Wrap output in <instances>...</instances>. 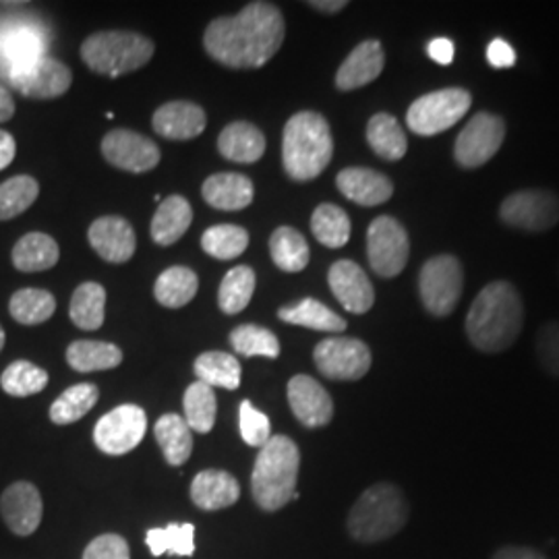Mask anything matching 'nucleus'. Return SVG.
Listing matches in <instances>:
<instances>
[{
    "instance_id": "nucleus-40",
    "label": "nucleus",
    "mask_w": 559,
    "mask_h": 559,
    "mask_svg": "<svg viewBox=\"0 0 559 559\" xmlns=\"http://www.w3.org/2000/svg\"><path fill=\"white\" fill-rule=\"evenodd\" d=\"M195 526L191 522L185 524H168L164 528H150L145 533V543L154 558L164 554H175L189 558L195 554Z\"/></svg>"
},
{
    "instance_id": "nucleus-44",
    "label": "nucleus",
    "mask_w": 559,
    "mask_h": 559,
    "mask_svg": "<svg viewBox=\"0 0 559 559\" xmlns=\"http://www.w3.org/2000/svg\"><path fill=\"white\" fill-rule=\"evenodd\" d=\"M40 195V185L34 177L20 175L0 185V221H13Z\"/></svg>"
},
{
    "instance_id": "nucleus-21",
    "label": "nucleus",
    "mask_w": 559,
    "mask_h": 559,
    "mask_svg": "<svg viewBox=\"0 0 559 559\" xmlns=\"http://www.w3.org/2000/svg\"><path fill=\"white\" fill-rule=\"evenodd\" d=\"M336 185L346 200L362 207H376L394 195L392 180L383 173L362 166H350L340 170Z\"/></svg>"
},
{
    "instance_id": "nucleus-31",
    "label": "nucleus",
    "mask_w": 559,
    "mask_h": 559,
    "mask_svg": "<svg viewBox=\"0 0 559 559\" xmlns=\"http://www.w3.org/2000/svg\"><path fill=\"white\" fill-rule=\"evenodd\" d=\"M154 436L160 445L162 454L170 466H180L191 459L193 438L191 427L177 413H168L156 423Z\"/></svg>"
},
{
    "instance_id": "nucleus-39",
    "label": "nucleus",
    "mask_w": 559,
    "mask_h": 559,
    "mask_svg": "<svg viewBox=\"0 0 559 559\" xmlns=\"http://www.w3.org/2000/svg\"><path fill=\"white\" fill-rule=\"evenodd\" d=\"M311 230L323 247L340 249L350 239V218L338 205L321 203L311 216Z\"/></svg>"
},
{
    "instance_id": "nucleus-25",
    "label": "nucleus",
    "mask_w": 559,
    "mask_h": 559,
    "mask_svg": "<svg viewBox=\"0 0 559 559\" xmlns=\"http://www.w3.org/2000/svg\"><path fill=\"white\" fill-rule=\"evenodd\" d=\"M218 152L226 160L253 164L265 154V135L247 120L230 122L218 138Z\"/></svg>"
},
{
    "instance_id": "nucleus-1",
    "label": "nucleus",
    "mask_w": 559,
    "mask_h": 559,
    "mask_svg": "<svg viewBox=\"0 0 559 559\" xmlns=\"http://www.w3.org/2000/svg\"><path fill=\"white\" fill-rule=\"evenodd\" d=\"M286 23L276 4L249 2L233 17L212 21L203 34L205 52L230 69H260L278 55Z\"/></svg>"
},
{
    "instance_id": "nucleus-47",
    "label": "nucleus",
    "mask_w": 559,
    "mask_h": 559,
    "mask_svg": "<svg viewBox=\"0 0 559 559\" xmlns=\"http://www.w3.org/2000/svg\"><path fill=\"white\" fill-rule=\"evenodd\" d=\"M537 357H539L540 367L559 378V321H549L537 332Z\"/></svg>"
},
{
    "instance_id": "nucleus-27",
    "label": "nucleus",
    "mask_w": 559,
    "mask_h": 559,
    "mask_svg": "<svg viewBox=\"0 0 559 559\" xmlns=\"http://www.w3.org/2000/svg\"><path fill=\"white\" fill-rule=\"evenodd\" d=\"M280 320L290 325L309 328L316 332L328 334H342L346 330V320H342L338 313H334L330 307H325L318 299H302L293 305H286L278 311Z\"/></svg>"
},
{
    "instance_id": "nucleus-51",
    "label": "nucleus",
    "mask_w": 559,
    "mask_h": 559,
    "mask_svg": "<svg viewBox=\"0 0 559 559\" xmlns=\"http://www.w3.org/2000/svg\"><path fill=\"white\" fill-rule=\"evenodd\" d=\"M17 145H15V138L7 131L0 129V170H4L7 166H11V162L15 158Z\"/></svg>"
},
{
    "instance_id": "nucleus-30",
    "label": "nucleus",
    "mask_w": 559,
    "mask_h": 559,
    "mask_svg": "<svg viewBox=\"0 0 559 559\" xmlns=\"http://www.w3.org/2000/svg\"><path fill=\"white\" fill-rule=\"evenodd\" d=\"M367 143L369 147L388 162H399L406 156L408 141L400 127L399 120L388 112H378L367 124Z\"/></svg>"
},
{
    "instance_id": "nucleus-46",
    "label": "nucleus",
    "mask_w": 559,
    "mask_h": 559,
    "mask_svg": "<svg viewBox=\"0 0 559 559\" xmlns=\"http://www.w3.org/2000/svg\"><path fill=\"white\" fill-rule=\"evenodd\" d=\"M239 429L240 436L247 445L251 448H263L270 438V419L258 411L249 400H242L239 406Z\"/></svg>"
},
{
    "instance_id": "nucleus-24",
    "label": "nucleus",
    "mask_w": 559,
    "mask_h": 559,
    "mask_svg": "<svg viewBox=\"0 0 559 559\" xmlns=\"http://www.w3.org/2000/svg\"><path fill=\"white\" fill-rule=\"evenodd\" d=\"M239 498V480L226 471H201L191 483V500L205 512L230 508Z\"/></svg>"
},
{
    "instance_id": "nucleus-4",
    "label": "nucleus",
    "mask_w": 559,
    "mask_h": 559,
    "mask_svg": "<svg viewBox=\"0 0 559 559\" xmlns=\"http://www.w3.org/2000/svg\"><path fill=\"white\" fill-rule=\"evenodd\" d=\"M299 445L286 436H274L260 448L251 475L253 500L265 512H278L290 500H299Z\"/></svg>"
},
{
    "instance_id": "nucleus-6",
    "label": "nucleus",
    "mask_w": 559,
    "mask_h": 559,
    "mask_svg": "<svg viewBox=\"0 0 559 559\" xmlns=\"http://www.w3.org/2000/svg\"><path fill=\"white\" fill-rule=\"evenodd\" d=\"M156 52L154 41L135 32L108 29L98 32L81 44V59L100 75L120 78L145 67Z\"/></svg>"
},
{
    "instance_id": "nucleus-14",
    "label": "nucleus",
    "mask_w": 559,
    "mask_h": 559,
    "mask_svg": "<svg viewBox=\"0 0 559 559\" xmlns=\"http://www.w3.org/2000/svg\"><path fill=\"white\" fill-rule=\"evenodd\" d=\"M102 156L115 168L133 175L150 173L162 160L160 147L154 141L129 129L110 131L102 140Z\"/></svg>"
},
{
    "instance_id": "nucleus-12",
    "label": "nucleus",
    "mask_w": 559,
    "mask_h": 559,
    "mask_svg": "<svg viewBox=\"0 0 559 559\" xmlns=\"http://www.w3.org/2000/svg\"><path fill=\"white\" fill-rule=\"evenodd\" d=\"M147 431V417L138 404H120L104 415L94 429L98 450L108 456L129 454L140 445Z\"/></svg>"
},
{
    "instance_id": "nucleus-38",
    "label": "nucleus",
    "mask_w": 559,
    "mask_h": 559,
    "mask_svg": "<svg viewBox=\"0 0 559 559\" xmlns=\"http://www.w3.org/2000/svg\"><path fill=\"white\" fill-rule=\"evenodd\" d=\"M11 318L21 325H38L57 311V300L44 288H21L9 302Z\"/></svg>"
},
{
    "instance_id": "nucleus-52",
    "label": "nucleus",
    "mask_w": 559,
    "mask_h": 559,
    "mask_svg": "<svg viewBox=\"0 0 559 559\" xmlns=\"http://www.w3.org/2000/svg\"><path fill=\"white\" fill-rule=\"evenodd\" d=\"M493 559H547L539 551L528 547H506L496 554Z\"/></svg>"
},
{
    "instance_id": "nucleus-10",
    "label": "nucleus",
    "mask_w": 559,
    "mask_h": 559,
    "mask_svg": "<svg viewBox=\"0 0 559 559\" xmlns=\"http://www.w3.org/2000/svg\"><path fill=\"white\" fill-rule=\"evenodd\" d=\"M500 218L524 233L551 230L559 222V198L549 189H522L501 201Z\"/></svg>"
},
{
    "instance_id": "nucleus-18",
    "label": "nucleus",
    "mask_w": 559,
    "mask_h": 559,
    "mask_svg": "<svg viewBox=\"0 0 559 559\" xmlns=\"http://www.w3.org/2000/svg\"><path fill=\"white\" fill-rule=\"evenodd\" d=\"M288 404L295 417L309 429L325 427L334 417L332 396L311 376H295L288 381Z\"/></svg>"
},
{
    "instance_id": "nucleus-19",
    "label": "nucleus",
    "mask_w": 559,
    "mask_h": 559,
    "mask_svg": "<svg viewBox=\"0 0 559 559\" xmlns=\"http://www.w3.org/2000/svg\"><path fill=\"white\" fill-rule=\"evenodd\" d=\"M87 240L102 260L108 263H127L138 249L133 226L120 216L98 218L90 226Z\"/></svg>"
},
{
    "instance_id": "nucleus-48",
    "label": "nucleus",
    "mask_w": 559,
    "mask_h": 559,
    "mask_svg": "<svg viewBox=\"0 0 559 559\" xmlns=\"http://www.w3.org/2000/svg\"><path fill=\"white\" fill-rule=\"evenodd\" d=\"M83 559H131V551L119 535H102L85 547Z\"/></svg>"
},
{
    "instance_id": "nucleus-7",
    "label": "nucleus",
    "mask_w": 559,
    "mask_h": 559,
    "mask_svg": "<svg viewBox=\"0 0 559 559\" xmlns=\"http://www.w3.org/2000/svg\"><path fill=\"white\" fill-rule=\"evenodd\" d=\"M473 104L471 92L462 87H445L425 94L411 104L406 124L420 138H433L459 124Z\"/></svg>"
},
{
    "instance_id": "nucleus-28",
    "label": "nucleus",
    "mask_w": 559,
    "mask_h": 559,
    "mask_svg": "<svg viewBox=\"0 0 559 559\" xmlns=\"http://www.w3.org/2000/svg\"><path fill=\"white\" fill-rule=\"evenodd\" d=\"M59 260V242L44 233H29L13 247V265L25 274L50 270Z\"/></svg>"
},
{
    "instance_id": "nucleus-43",
    "label": "nucleus",
    "mask_w": 559,
    "mask_h": 559,
    "mask_svg": "<svg viewBox=\"0 0 559 559\" xmlns=\"http://www.w3.org/2000/svg\"><path fill=\"white\" fill-rule=\"evenodd\" d=\"M0 385L9 396L27 399L48 385V373L29 360H15L2 371Z\"/></svg>"
},
{
    "instance_id": "nucleus-45",
    "label": "nucleus",
    "mask_w": 559,
    "mask_h": 559,
    "mask_svg": "<svg viewBox=\"0 0 559 559\" xmlns=\"http://www.w3.org/2000/svg\"><path fill=\"white\" fill-rule=\"evenodd\" d=\"M230 344L242 357L278 359L280 342L274 332L255 323H245L230 332Z\"/></svg>"
},
{
    "instance_id": "nucleus-5",
    "label": "nucleus",
    "mask_w": 559,
    "mask_h": 559,
    "mask_svg": "<svg viewBox=\"0 0 559 559\" xmlns=\"http://www.w3.org/2000/svg\"><path fill=\"white\" fill-rule=\"evenodd\" d=\"M408 520V506L396 485L378 483L369 487L348 514V533L360 543L394 537Z\"/></svg>"
},
{
    "instance_id": "nucleus-3",
    "label": "nucleus",
    "mask_w": 559,
    "mask_h": 559,
    "mask_svg": "<svg viewBox=\"0 0 559 559\" xmlns=\"http://www.w3.org/2000/svg\"><path fill=\"white\" fill-rule=\"evenodd\" d=\"M334 156V140L320 112L302 110L290 117L282 135V166L297 182L318 179Z\"/></svg>"
},
{
    "instance_id": "nucleus-2",
    "label": "nucleus",
    "mask_w": 559,
    "mask_h": 559,
    "mask_svg": "<svg viewBox=\"0 0 559 559\" xmlns=\"http://www.w3.org/2000/svg\"><path fill=\"white\" fill-rule=\"evenodd\" d=\"M524 307L516 286L510 282H491L473 300L466 316V334L480 353L508 350L522 332Z\"/></svg>"
},
{
    "instance_id": "nucleus-42",
    "label": "nucleus",
    "mask_w": 559,
    "mask_h": 559,
    "mask_svg": "<svg viewBox=\"0 0 559 559\" xmlns=\"http://www.w3.org/2000/svg\"><path fill=\"white\" fill-rule=\"evenodd\" d=\"M249 247V233L237 224H216L201 237V249L214 260H235Z\"/></svg>"
},
{
    "instance_id": "nucleus-50",
    "label": "nucleus",
    "mask_w": 559,
    "mask_h": 559,
    "mask_svg": "<svg viewBox=\"0 0 559 559\" xmlns=\"http://www.w3.org/2000/svg\"><path fill=\"white\" fill-rule=\"evenodd\" d=\"M427 52L438 64H452L456 48H454V41L448 40V38H436V40L429 41Z\"/></svg>"
},
{
    "instance_id": "nucleus-53",
    "label": "nucleus",
    "mask_w": 559,
    "mask_h": 559,
    "mask_svg": "<svg viewBox=\"0 0 559 559\" xmlns=\"http://www.w3.org/2000/svg\"><path fill=\"white\" fill-rule=\"evenodd\" d=\"M346 0H311L309 2V7L311 9H316V11H320V13H328V15H334V13H340L342 9H346Z\"/></svg>"
},
{
    "instance_id": "nucleus-55",
    "label": "nucleus",
    "mask_w": 559,
    "mask_h": 559,
    "mask_svg": "<svg viewBox=\"0 0 559 559\" xmlns=\"http://www.w3.org/2000/svg\"><path fill=\"white\" fill-rule=\"evenodd\" d=\"M2 346H4V330H2V325H0V350H2Z\"/></svg>"
},
{
    "instance_id": "nucleus-33",
    "label": "nucleus",
    "mask_w": 559,
    "mask_h": 559,
    "mask_svg": "<svg viewBox=\"0 0 559 559\" xmlns=\"http://www.w3.org/2000/svg\"><path fill=\"white\" fill-rule=\"evenodd\" d=\"M270 253L276 267L286 274H299L309 265V245L297 228L280 226L270 237Z\"/></svg>"
},
{
    "instance_id": "nucleus-49",
    "label": "nucleus",
    "mask_w": 559,
    "mask_h": 559,
    "mask_svg": "<svg viewBox=\"0 0 559 559\" xmlns=\"http://www.w3.org/2000/svg\"><path fill=\"white\" fill-rule=\"evenodd\" d=\"M487 60L496 69H510L516 64V52L508 41L496 38L487 46Z\"/></svg>"
},
{
    "instance_id": "nucleus-15",
    "label": "nucleus",
    "mask_w": 559,
    "mask_h": 559,
    "mask_svg": "<svg viewBox=\"0 0 559 559\" xmlns=\"http://www.w3.org/2000/svg\"><path fill=\"white\" fill-rule=\"evenodd\" d=\"M73 83L71 69L57 59L34 60L13 71V85L25 98L32 100H55L69 92Z\"/></svg>"
},
{
    "instance_id": "nucleus-17",
    "label": "nucleus",
    "mask_w": 559,
    "mask_h": 559,
    "mask_svg": "<svg viewBox=\"0 0 559 559\" xmlns=\"http://www.w3.org/2000/svg\"><path fill=\"white\" fill-rule=\"evenodd\" d=\"M328 284L340 305L355 316L367 313L376 302L373 284L355 261H336L328 272Z\"/></svg>"
},
{
    "instance_id": "nucleus-34",
    "label": "nucleus",
    "mask_w": 559,
    "mask_h": 559,
    "mask_svg": "<svg viewBox=\"0 0 559 559\" xmlns=\"http://www.w3.org/2000/svg\"><path fill=\"white\" fill-rule=\"evenodd\" d=\"M71 321L83 332H96L100 330L106 316V290L98 282H83L69 305Z\"/></svg>"
},
{
    "instance_id": "nucleus-41",
    "label": "nucleus",
    "mask_w": 559,
    "mask_h": 559,
    "mask_svg": "<svg viewBox=\"0 0 559 559\" xmlns=\"http://www.w3.org/2000/svg\"><path fill=\"white\" fill-rule=\"evenodd\" d=\"M255 290V272L249 265L233 267L224 280L218 290V305L222 313L237 316L247 309V305L253 299Z\"/></svg>"
},
{
    "instance_id": "nucleus-36",
    "label": "nucleus",
    "mask_w": 559,
    "mask_h": 559,
    "mask_svg": "<svg viewBox=\"0 0 559 559\" xmlns=\"http://www.w3.org/2000/svg\"><path fill=\"white\" fill-rule=\"evenodd\" d=\"M182 408H185V420L191 427V431L210 433L214 429L216 415H218V402H216L214 390L207 383L203 381L191 383L185 392Z\"/></svg>"
},
{
    "instance_id": "nucleus-9",
    "label": "nucleus",
    "mask_w": 559,
    "mask_h": 559,
    "mask_svg": "<svg viewBox=\"0 0 559 559\" xmlns=\"http://www.w3.org/2000/svg\"><path fill=\"white\" fill-rule=\"evenodd\" d=\"M411 242L406 228L392 216H380L367 230V260L381 278H396L406 267Z\"/></svg>"
},
{
    "instance_id": "nucleus-8",
    "label": "nucleus",
    "mask_w": 559,
    "mask_h": 559,
    "mask_svg": "<svg viewBox=\"0 0 559 559\" xmlns=\"http://www.w3.org/2000/svg\"><path fill=\"white\" fill-rule=\"evenodd\" d=\"M462 286L464 274L454 255H436L420 267V300L436 318H445L456 309Z\"/></svg>"
},
{
    "instance_id": "nucleus-13",
    "label": "nucleus",
    "mask_w": 559,
    "mask_h": 559,
    "mask_svg": "<svg viewBox=\"0 0 559 559\" xmlns=\"http://www.w3.org/2000/svg\"><path fill=\"white\" fill-rule=\"evenodd\" d=\"M321 376L334 381H357L371 369V350L359 338L321 340L313 350Z\"/></svg>"
},
{
    "instance_id": "nucleus-23",
    "label": "nucleus",
    "mask_w": 559,
    "mask_h": 559,
    "mask_svg": "<svg viewBox=\"0 0 559 559\" xmlns=\"http://www.w3.org/2000/svg\"><path fill=\"white\" fill-rule=\"evenodd\" d=\"M255 195L253 180L237 173H218L205 179L201 187L203 201L222 212H237L251 205Z\"/></svg>"
},
{
    "instance_id": "nucleus-22",
    "label": "nucleus",
    "mask_w": 559,
    "mask_h": 559,
    "mask_svg": "<svg viewBox=\"0 0 559 559\" xmlns=\"http://www.w3.org/2000/svg\"><path fill=\"white\" fill-rule=\"evenodd\" d=\"M385 67V52L378 40L360 41L359 46L344 59L336 73L340 92H353L378 80Z\"/></svg>"
},
{
    "instance_id": "nucleus-20",
    "label": "nucleus",
    "mask_w": 559,
    "mask_h": 559,
    "mask_svg": "<svg viewBox=\"0 0 559 559\" xmlns=\"http://www.w3.org/2000/svg\"><path fill=\"white\" fill-rule=\"evenodd\" d=\"M205 124L207 119L203 108L193 102H166L152 117L154 131L170 141L195 140L203 133Z\"/></svg>"
},
{
    "instance_id": "nucleus-32",
    "label": "nucleus",
    "mask_w": 559,
    "mask_h": 559,
    "mask_svg": "<svg viewBox=\"0 0 559 559\" xmlns=\"http://www.w3.org/2000/svg\"><path fill=\"white\" fill-rule=\"evenodd\" d=\"M200 288L198 274L191 267L175 265L164 270L156 284H154V297L166 309H180L195 299Z\"/></svg>"
},
{
    "instance_id": "nucleus-37",
    "label": "nucleus",
    "mask_w": 559,
    "mask_h": 559,
    "mask_svg": "<svg viewBox=\"0 0 559 559\" xmlns=\"http://www.w3.org/2000/svg\"><path fill=\"white\" fill-rule=\"evenodd\" d=\"M100 399V390L94 383H78L67 388L50 406V420L55 425H71L83 419Z\"/></svg>"
},
{
    "instance_id": "nucleus-29",
    "label": "nucleus",
    "mask_w": 559,
    "mask_h": 559,
    "mask_svg": "<svg viewBox=\"0 0 559 559\" xmlns=\"http://www.w3.org/2000/svg\"><path fill=\"white\" fill-rule=\"evenodd\" d=\"M67 362L78 373L108 371L122 362V350L117 344L102 342V340H75L67 348Z\"/></svg>"
},
{
    "instance_id": "nucleus-26",
    "label": "nucleus",
    "mask_w": 559,
    "mask_h": 559,
    "mask_svg": "<svg viewBox=\"0 0 559 559\" xmlns=\"http://www.w3.org/2000/svg\"><path fill=\"white\" fill-rule=\"evenodd\" d=\"M193 222V207L182 195H168L162 200L152 218V239L160 247L175 245L189 230Z\"/></svg>"
},
{
    "instance_id": "nucleus-35",
    "label": "nucleus",
    "mask_w": 559,
    "mask_h": 559,
    "mask_svg": "<svg viewBox=\"0 0 559 559\" xmlns=\"http://www.w3.org/2000/svg\"><path fill=\"white\" fill-rule=\"evenodd\" d=\"M198 381L207 383L210 388H224V390H237L242 380V369L237 357L221 353V350H210L203 353L193 365Z\"/></svg>"
},
{
    "instance_id": "nucleus-16",
    "label": "nucleus",
    "mask_w": 559,
    "mask_h": 559,
    "mask_svg": "<svg viewBox=\"0 0 559 559\" xmlns=\"http://www.w3.org/2000/svg\"><path fill=\"white\" fill-rule=\"evenodd\" d=\"M0 514L11 533L17 537H29L38 531L44 503L36 485L27 480H17L0 498Z\"/></svg>"
},
{
    "instance_id": "nucleus-54",
    "label": "nucleus",
    "mask_w": 559,
    "mask_h": 559,
    "mask_svg": "<svg viewBox=\"0 0 559 559\" xmlns=\"http://www.w3.org/2000/svg\"><path fill=\"white\" fill-rule=\"evenodd\" d=\"M13 115H15V100L11 92L0 87V122L13 119Z\"/></svg>"
},
{
    "instance_id": "nucleus-11",
    "label": "nucleus",
    "mask_w": 559,
    "mask_h": 559,
    "mask_svg": "<svg viewBox=\"0 0 559 559\" xmlns=\"http://www.w3.org/2000/svg\"><path fill=\"white\" fill-rule=\"evenodd\" d=\"M503 140L506 120L493 112H477L460 131L454 145V158L466 170L479 168L500 152Z\"/></svg>"
}]
</instances>
